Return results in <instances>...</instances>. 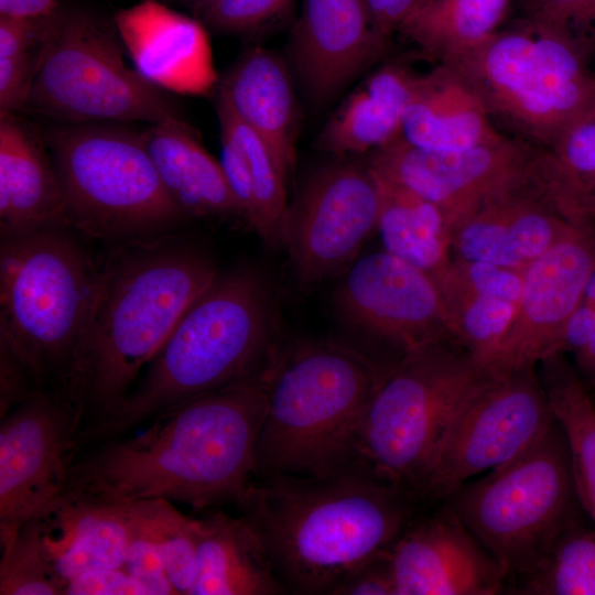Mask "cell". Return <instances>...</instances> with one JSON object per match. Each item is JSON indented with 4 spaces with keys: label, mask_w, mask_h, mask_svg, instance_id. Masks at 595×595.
I'll use <instances>...</instances> for the list:
<instances>
[{
    "label": "cell",
    "mask_w": 595,
    "mask_h": 595,
    "mask_svg": "<svg viewBox=\"0 0 595 595\" xmlns=\"http://www.w3.org/2000/svg\"><path fill=\"white\" fill-rule=\"evenodd\" d=\"M129 506L78 487L63 493L33 519L50 571L62 587L77 576L125 566Z\"/></svg>",
    "instance_id": "obj_20"
},
{
    "label": "cell",
    "mask_w": 595,
    "mask_h": 595,
    "mask_svg": "<svg viewBox=\"0 0 595 595\" xmlns=\"http://www.w3.org/2000/svg\"><path fill=\"white\" fill-rule=\"evenodd\" d=\"M424 0H366L372 21L389 37Z\"/></svg>",
    "instance_id": "obj_48"
},
{
    "label": "cell",
    "mask_w": 595,
    "mask_h": 595,
    "mask_svg": "<svg viewBox=\"0 0 595 595\" xmlns=\"http://www.w3.org/2000/svg\"><path fill=\"white\" fill-rule=\"evenodd\" d=\"M418 74L399 64L374 71L339 105L315 145L332 154L372 152L401 137Z\"/></svg>",
    "instance_id": "obj_28"
},
{
    "label": "cell",
    "mask_w": 595,
    "mask_h": 595,
    "mask_svg": "<svg viewBox=\"0 0 595 595\" xmlns=\"http://www.w3.org/2000/svg\"><path fill=\"white\" fill-rule=\"evenodd\" d=\"M164 3H177L188 10H191L198 19L201 15L213 7L219 0H158Z\"/></svg>",
    "instance_id": "obj_52"
},
{
    "label": "cell",
    "mask_w": 595,
    "mask_h": 595,
    "mask_svg": "<svg viewBox=\"0 0 595 595\" xmlns=\"http://www.w3.org/2000/svg\"><path fill=\"white\" fill-rule=\"evenodd\" d=\"M386 372L335 342L278 348L264 370L267 408L256 477H325L360 466L359 430Z\"/></svg>",
    "instance_id": "obj_5"
},
{
    "label": "cell",
    "mask_w": 595,
    "mask_h": 595,
    "mask_svg": "<svg viewBox=\"0 0 595 595\" xmlns=\"http://www.w3.org/2000/svg\"><path fill=\"white\" fill-rule=\"evenodd\" d=\"M494 374L459 343H428L387 370L358 435L360 466L418 498L435 448L456 413Z\"/></svg>",
    "instance_id": "obj_7"
},
{
    "label": "cell",
    "mask_w": 595,
    "mask_h": 595,
    "mask_svg": "<svg viewBox=\"0 0 595 595\" xmlns=\"http://www.w3.org/2000/svg\"><path fill=\"white\" fill-rule=\"evenodd\" d=\"M538 366L552 415L565 437L577 499L595 523V401L563 354Z\"/></svg>",
    "instance_id": "obj_31"
},
{
    "label": "cell",
    "mask_w": 595,
    "mask_h": 595,
    "mask_svg": "<svg viewBox=\"0 0 595 595\" xmlns=\"http://www.w3.org/2000/svg\"><path fill=\"white\" fill-rule=\"evenodd\" d=\"M217 95L268 143L289 180L295 160L299 112L283 60L264 47L246 50L218 82Z\"/></svg>",
    "instance_id": "obj_24"
},
{
    "label": "cell",
    "mask_w": 595,
    "mask_h": 595,
    "mask_svg": "<svg viewBox=\"0 0 595 595\" xmlns=\"http://www.w3.org/2000/svg\"><path fill=\"white\" fill-rule=\"evenodd\" d=\"M433 279L458 342L485 365L507 331L517 304L473 291L445 269Z\"/></svg>",
    "instance_id": "obj_34"
},
{
    "label": "cell",
    "mask_w": 595,
    "mask_h": 595,
    "mask_svg": "<svg viewBox=\"0 0 595 595\" xmlns=\"http://www.w3.org/2000/svg\"><path fill=\"white\" fill-rule=\"evenodd\" d=\"M277 350L272 290L264 274L252 266L218 273L116 411L82 430L78 447L125 436L177 403L253 377Z\"/></svg>",
    "instance_id": "obj_4"
},
{
    "label": "cell",
    "mask_w": 595,
    "mask_h": 595,
    "mask_svg": "<svg viewBox=\"0 0 595 595\" xmlns=\"http://www.w3.org/2000/svg\"><path fill=\"white\" fill-rule=\"evenodd\" d=\"M510 2L424 0L398 31L437 64H448L496 33Z\"/></svg>",
    "instance_id": "obj_32"
},
{
    "label": "cell",
    "mask_w": 595,
    "mask_h": 595,
    "mask_svg": "<svg viewBox=\"0 0 595 595\" xmlns=\"http://www.w3.org/2000/svg\"><path fill=\"white\" fill-rule=\"evenodd\" d=\"M534 184L575 225L595 221V102L558 140L540 149Z\"/></svg>",
    "instance_id": "obj_30"
},
{
    "label": "cell",
    "mask_w": 595,
    "mask_h": 595,
    "mask_svg": "<svg viewBox=\"0 0 595 595\" xmlns=\"http://www.w3.org/2000/svg\"><path fill=\"white\" fill-rule=\"evenodd\" d=\"M291 4L292 0H219L199 20L218 34H251L280 19Z\"/></svg>",
    "instance_id": "obj_40"
},
{
    "label": "cell",
    "mask_w": 595,
    "mask_h": 595,
    "mask_svg": "<svg viewBox=\"0 0 595 595\" xmlns=\"http://www.w3.org/2000/svg\"><path fill=\"white\" fill-rule=\"evenodd\" d=\"M538 154V147L518 138L459 150H431L399 137L370 152L367 165L435 204L453 232L488 201L533 184Z\"/></svg>",
    "instance_id": "obj_15"
},
{
    "label": "cell",
    "mask_w": 595,
    "mask_h": 595,
    "mask_svg": "<svg viewBox=\"0 0 595 595\" xmlns=\"http://www.w3.org/2000/svg\"><path fill=\"white\" fill-rule=\"evenodd\" d=\"M0 594H63L47 565L33 518L21 527L11 545L1 552Z\"/></svg>",
    "instance_id": "obj_37"
},
{
    "label": "cell",
    "mask_w": 595,
    "mask_h": 595,
    "mask_svg": "<svg viewBox=\"0 0 595 595\" xmlns=\"http://www.w3.org/2000/svg\"><path fill=\"white\" fill-rule=\"evenodd\" d=\"M141 134L164 188L185 218L244 219L219 161L184 119L150 125Z\"/></svg>",
    "instance_id": "obj_26"
},
{
    "label": "cell",
    "mask_w": 595,
    "mask_h": 595,
    "mask_svg": "<svg viewBox=\"0 0 595 595\" xmlns=\"http://www.w3.org/2000/svg\"><path fill=\"white\" fill-rule=\"evenodd\" d=\"M113 22L134 69L167 93L201 95L216 83L206 26L158 0L120 9Z\"/></svg>",
    "instance_id": "obj_21"
},
{
    "label": "cell",
    "mask_w": 595,
    "mask_h": 595,
    "mask_svg": "<svg viewBox=\"0 0 595 595\" xmlns=\"http://www.w3.org/2000/svg\"><path fill=\"white\" fill-rule=\"evenodd\" d=\"M414 499L357 466L325 477L257 478L236 505L286 593L314 595L388 552L411 522Z\"/></svg>",
    "instance_id": "obj_2"
},
{
    "label": "cell",
    "mask_w": 595,
    "mask_h": 595,
    "mask_svg": "<svg viewBox=\"0 0 595 595\" xmlns=\"http://www.w3.org/2000/svg\"><path fill=\"white\" fill-rule=\"evenodd\" d=\"M216 113L219 128L236 141L248 167L256 199V217L251 228L264 245H279V226L288 205V177L268 143L241 121L219 95L216 98Z\"/></svg>",
    "instance_id": "obj_33"
},
{
    "label": "cell",
    "mask_w": 595,
    "mask_h": 595,
    "mask_svg": "<svg viewBox=\"0 0 595 595\" xmlns=\"http://www.w3.org/2000/svg\"><path fill=\"white\" fill-rule=\"evenodd\" d=\"M196 521V574L190 595L286 593L261 540L242 516L218 510Z\"/></svg>",
    "instance_id": "obj_27"
},
{
    "label": "cell",
    "mask_w": 595,
    "mask_h": 595,
    "mask_svg": "<svg viewBox=\"0 0 595 595\" xmlns=\"http://www.w3.org/2000/svg\"><path fill=\"white\" fill-rule=\"evenodd\" d=\"M589 381L595 386V375L589 379Z\"/></svg>",
    "instance_id": "obj_53"
},
{
    "label": "cell",
    "mask_w": 595,
    "mask_h": 595,
    "mask_svg": "<svg viewBox=\"0 0 595 595\" xmlns=\"http://www.w3.org/2000/svg\"><path fill=\"white\" fill-rule=\"evenodd\" d=\"M266 408L264 371L190 398L142 433L77 454L65 487L123 501L180 500L195 509L237 504L256 476Z\"/></svg>",
    "instance_id": "obj_1"
},
{
    "label": "cell",
    "mask_w": 595,
    "mask_h": 595,
    "mask_svg": "<svg viewBox=\"0 0 595 595\" xmlns=\"http://www.w3.org/2000/svg\"><path fill=\"white\" fill-rule=\"evenodd\" d=\"M58 4V0H0V15L45 17Z\"/></svg>",
    "instance_id": "obj_50"
},
{
    "label": "cell",
    "mask_w": 595,
    "mask_h": 595,
    "mask_svg": "<svg viewBox=\"0 0 595 595\" xmlns=\"http://www.w3.org/2000/svg\"><path fill=\"white\" fill-rule=\"evenodd\" d=\"M112 20L58 4L50 14L24 109L62 123L184 119L170 93L125 61Z\"/></svg>",
    "instance_id": "obj_10"
},
{
    "label": "cell",
    "mask_w": 595,
    "mask_h": 595,
    "mask_svg": "<svg viewBox=\"0 0 595 595\" xmlns=\"http://www.w3.org/2000/svg\"><path fill=\"white\" fill-rule=\"evenodd\" d=\"M329 595H396L388 552L348 574Z\"/></svg>",
    "instance_id": "obj_45"
},
{
    "label": "cell",
    "mask_w": 595,
    "mask_h": 595,
    "mask_svg": "<svg viewBox=\"0 0 595 595\" xmlns=\"http://www.w3.org/2000/svg\"><path fill=\"white\" fill-rule=\"evenodd\" d=\"M553 420L538 366L494 374L450 422L418 498H448L474 476L521 455Z\"/></svg>",
    "instance_id": "obj_12"
},
{
    "label": "cell",
    "mask_w": 595,
    "mask_h": 595,
    "mask_svg": "<svg viewBox=\"0 0 595 595\" xmlns=\"http://www.w3.org/2000/svg\"><path fill=\"white\" fill-rule=\"evenodd\" d=\"M401 138L431 150H459L505 138L478 94L452 66L437 64L416 75L404 111Z\"/></svg>",
    "instance_id": "obj_25"
},
{
    "label": "cell",
    "mask_w": 595,
    "mask_h": 595,
    "mask_svg": "<svg viewBox=\"0 0 595 595\" xmlns=\"http://www.w3.org/2000/svg\"><path fill=\"white\" fill-rule=\"evenodd\" d=\"M156 500L167 577L176 595H190L196 574L197 521L183 516L167 499Z\"/></svg>",
    "instance_id": "obj_38"
},
{
    "label": "cell",
    "mask_w": 595,
    "mask_h": 595,
    "mask_svg": "<svg viewBox=\"0 0 595 595\" xmlns=\"http://www.w3.org/2000/svg\"><path fill=\"white\" fill-rule=\"evenodd\" d=\"M526 18L569 37L595 58V0H524Z\"/></svg>",
    "instance_id": "obj_39"
},
{
    "label": "cell",
    "mask_w": 595,
    "mask_h": 595,
    "mask_svg": "<svg viewBox=\"0 0 595 595\" xmlns=\"http://www.w3.org/2000/svg\"><path fill=\"white\" fill-rule=\"evenodd\" d=\"M39 47L21 55L0 57V111L24 109L36 69Z\"/></svg>",
    "instance_id": "obj_43"
},
{
    "label": "cell",
    "mask_w": 595,
    "mask_h": 595,
    "mask_svg": "<svg viewBox=\"0 0 595 595\" xmlns=\"http://www.w3.org/2000/svg\"><path fill=\"white\" fill-rule=\"evenodd\" d=\"M594 266V224L580 226L534 260L526 269L515 315L485 366L502 374L563 354L566 324Z\"/></svg>",
    "instance_id": "obj_17"
},
{
    "label": "cell",
    "mask_w": 595,
    "mask_h": 595,
    "mask_svg": "<svg viewBox=\"0 0 595 595\" xmlns=\"http://www.w3.org/2000/svg\"><path fill=\"white\" fill-rule=\"evenodd\" d=\"M335 302L354 327L401 355L428 343H459L435 280L386 250L355 260Z\"/></svg>",
    "instance_id": "obj_16"
},
{
    "label": "cell",
    "mask_w": 595,
    "mask_h": 595,
    "mask_svg": "<svg viewBox=\"0 0 595 595\" xmlns=\"http://www.w3.org/2000/svg\"><path fill=\"white\" fill-rule=\"evenodd\" d=\"M379 195L367 164L336 162L312 172L288 203L279 245L299 279L316 283L346 271L375 229Z\"/></svg>",
    "instance_id": "obj_14"
},
{
    "label": "cell",
    "mask_w": 595,
    "mask_h": 595,
    "mask_svg": "<svg viewBox=\"0 0 595 595\" xmlns=\"http://www.w3.org/2000/svg\"><path fill=\"white\" fill-rule=\"evenodd\" d=\"M129 527L125 570L145 587L148 595H176L162 555L158 500L130 501Z\"/></svg>",
    "instance_id": "obj_36"
},
{
    "label": "cell",
    "mask_w": 595,
    "mask_h": 595,
    "mask_svg": "<svg viewBox=\"0 0 595 595\" xmlns=\"http://www.w3.org/2000/svg\"><path fill=\"white\" fill-rule=\"evenodd\" d=\"M445 271L480 294L518 304L526 270L452 258Z\"/></svg>",
    "instance_id": "obj_41"
},
{
    "label": "cell",
    "mask_w": 595,
    "mask_h": 595,
    "mask_svg": "<svg viewBox=\"0 0 595 595\" xmlns=\"http://www.w3.org/2000/svg\"><path fill=\"white\" fill-rule=\"evenodd\" d=\"M372 173L379 195L377 229L385 250L436 277L452 259V232L444 213L407 187Z\"/></svg>",
    "instance_id": "obj_29"
},
{
    "label": "cell",
    "mask_w": 595,
    "mask_h": 595,
    "mask_svg": "<svg viewBox=\"0 0 595 595\" xmlns=\"http://www.w3.org/2000/svg\"><path fill=\"white\" fill-rule=\"evenodd\" d=\"M574 356L578 372L589 380L595 375V324L587 344Z\"/></svg>",
    "instance_id": "obj_51"
},
{
    "label": "cell",
    "mask_w": 595,
    "mask_h": 595,
    "mask_svg": "<svg viewBox=\"0 0 595 595\" xmlns=\"http://www.w3.org/2000/svg\"><path fill=\"white\" fill-rule=\"evenodd\" d=\"M218 273L207 252L172 232L108 248L71 382L83 429L116 411Z\"/></svg>",
    "instance_id": "obj_3"
},
{
    "label": "cell",
    "mask_w": 595,
    "mask_h": 595,
    "mask_svg": "<svg viewBox=\"0 0 595 595\" xmlns=\"http://www.w3.org/2000/svg\"><path fill=\"white\" fill-rule=\"evenodd\" d=\"M580 226L560 215L534 183L477 208L452 232L454 258L526 270Z\"/></svg>",
    "instance_id": "obj_22"
},
{
    "label": "cell",
    "mask_w": 595,
    "mask_h": 595,
    "mask_svg": "<svg viewBox=\"0 0 595 595\" xmlns=\"http://www.w3.org/2000/svg\"><path fill=\"white\" fill-rule=\"evenodd\" d=\"M528 595H595V531L571 526L543 564L513 588Z\"/></svg>",
    "instance_id": "obj_35"
},
{
    "label": "cell",
    "mask_w": 595,
    "mask_h": 595,
    "mask_svg": "<svg viewBox=\"0 0 595 595\" xmlns=\"http://www.w3.org/2000/svg\"><path fill=\"white\" fill-rule=\"evenodd\" d=\"M388 42L366 0H303L290 61L307 98L322 105L375 64Z\"/></svg>",
    "instance_id": "obj_19"
},
{
    "label": "cell",
    "mask_w": 595,
    "mask_h": 595,
    "mask_svg": "<svg viewBox=\"0 0 595 595\" xmlns=\"http://www.w3.org/2000/svg\"><path fill=\"white\" fill-rule=\"evenodd\" d=\"M491 120L540 149L595 102L592 61L559 31L524 19L451 63Z\"/></svg>",
    "instance_id": "obj_9"
},
{
    "label": "cell",
    "mask_w": 595,
    "mask_h": 595,
    "mask_svg": "<svg viewBox=\"0 0 595 595\" xmlns=\"http://www.w3.org/2000/svg\"><path fill=\"white\" fill-rule=\"evenodd\" d=\"M396 595H496L507 577L447 506L410 522L388 551Z\"/></svg>",
    "instance_id": "obj_18"
},
{
    "label": "cell",
    "mask_w": 595,
    "mask_h": 595,
    "mask_svg": "<svg viewBox=\"0 0 595 595\" xmlns=\"http://www.w3.org/2000/svg\"><path fill=\"white\" fill-rule=\"evenodd\" d=\"M64 594L75 595H139L147 594L145 587L125 567L97 570L82 574L71 581Z\"/></svg>",
    "instance_id": "obj_47"
},
{
    "label": "cell",
    "mask_w": 595,
    "mask_h": 595,
    "mask_svg": "<svg viewBox=\"0 0 595 595\" xmlns=\"http://www.w3.org/2000/svg\"><path fill=\"white\" fill-rule=\"evenodd\" d=\"M219 163L244 219L251 227L256 217V199L248 167L240 148L223 129H220Z\"/></svg>",
    "instance_id": "obj_44"
},
{
    "label": "cell",
    "mask_w": 595,
    "mask_h": 595,
    "mask_svg": "<svg viewBox=\"0 0 595 595\" xmlns=\"http://www.w3.org/2000/svg\"><path fill=\"white\" fill-rule=\"evenodd\" d=\"M595 324V309L581 302L570 317L563 336V354L578 353L588 342Z\"/></svg>",
    "instance_id": "obj_49"
},
{
    "label": "cell",
    "mask_w": 595,
    "mask_h": 595,
    "mask_svg": "<svg viewBox=\"0 0 595 595\" xmlns=\"http://www.w3.org/2000/svg\"><path fill=\"white\" fill-rule=\"evenodd\" d=\"M52 226L69 223L51 154L13 112L0 111V237Z\"/></svg>",
    "instance_id": "obj_23"
},
{
    "label": "cell",
    "mask_w": 595,
    "mask_h": 595,
    "mask_svg": "<svg viewBox=\"0 0 595 595\" xmlns=\"http://www.w3.org/2000/svg\"><path fill=\"white\" fill-rule=\"evenodd\" d=\"M48 17L0 15V57L21 55L37 48L45 34Z\"/></svg>",
    "instance_id": "obj_46"
},
{
    "label": "cell",
    "mask_w": 595,
    "mask_h": 595,
    "mask_svg": "<svg viewBox=\"0 0 595 595\" xmlns=\"http://www.w3.org/2000/svg\"><path fill=\"white\" fill-rule=\"evenodd\" d=\"M85 416L68 387L47 385L1 418V552L65 489Z\"/></svg>",
    "instance_id": "obj_13"
},
{
    "label": "cell",
    "mask_w": 595,
    "mask_h": 595,
    "mask_svg": "<svg viewBox=\"0 0 595 595\" xmlns=\"http://www.w3.org/2000/svg\"><path fill=\"white\" fill-rule=\"evenodd\" d=\"M446 500L507 580L529 576L576 523L578 499L559 423L554 419L521 455L465 483Z\"/></svg>",
    "instance_id": "obj_11"
},
{
    "label": "cell",
    "mask_w": 595,
    "mask_h": 595,
    "mask_svg": "<svg viewBox=\"0 0 595 595\" xmlns=\"http://www.w3.org/2000/svg\"><path fill=\"white\" fill-rule=\"evenodd\" d=\"M44 386L29 364L0 340V418Z\"/></svg>",
    "instance_id": "obj_42"
},
{
    "label": "cell",
    "mask_w": 595,
    "mask_h": 595,
    "mask_svg": "<svg viewBox=\"0 0 595 595\" xmlns=\"http://www.w3.org/2000/svg\"><path fill=\"white\" fill-rule=\"evenodd\" d=\"M69 226L0 237V340L46 385L71 388L98 263Z\"/></svg>",
    "instance_id": "obj_6"
},
{
    "label": "cell",
    "mask_w": 595,
    "mask_h": 595,
    "mask_svg": "<svg viewBox=\"0 0 595 595\" xmlns=\"http://www.w3.org/2000/svg\"><path fill=\"white\" fill-rule=\"evenodd\" d=\"M45 141L69 226L79 235L112 245L171 234L186 219L141 132L119 122L62 123Z\"/></svg>",
    "instance_id": "obj_8"
}]
</instances>
